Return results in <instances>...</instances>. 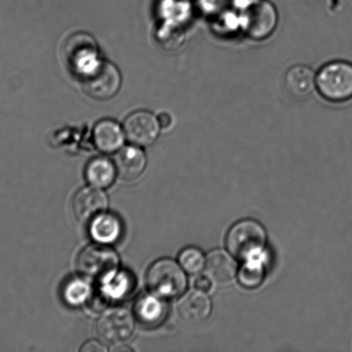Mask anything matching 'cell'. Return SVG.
Listing matches in <instances>:
<instances>
[{"label":"cell","instance_id":"cell-1","mask_svg":"<svg viewBox=\"0 0 352 352\" xmlns=\"http://www.w3.org/2000/svg\"><path fill=\"white\" fill-rule=\"evenodd\" d=\"M267 240V232L260 223L245 219L231 228L227 233L226 245L233 256L248 261L261 253Z\"/></svg>","mask_w":352,"mask_h":352},{"label":"cell","instance_id":"cell-2","mask_svg":"<svg viewBox=\"0 0 352 352\" xmlns=\"http://www.w3.org/2000/svg\"><path fill=\"white\" fill-rule=\"evenodd\" d=\"M146 282L152 294L162 298L181 295L187 286V278L181 265L170 258L155 261L148 269Z\"/></svg>","mask_w":352,"mask_h":352},{"label":"cell","instance_id":"cell-3","mask_svg":"<svg viewBox=\"0 0 352 352\" xmlns=\"http://www.w3.org/2000/svg\"><path fill=\"white\" fill-rule=\"evenodd\" d=\"M316 86L327 101L344 102L352 99V64L334 61L320 69Z\"/></svg>","mask_w":352,"mask_h":352},{"label":"cell","instance_id":"cell-4","mask_svg":"<svg viewBox=\"0 0 352 352\" xmlns=\"http://www.w3.org/2000/svg\"><path fill=\"white\" fill-rule=\"evenodd\" d=\"M84 91L98 101H107L119 92L122 74L112 62L100 60L94 67L79 76Z\"/></svg>","mask_w":352,"mask_h":352},{"label":"cell","instance_id":"cell-5","mask_svg":"<svg viewBox=\"0 0 352 352\" xmlns=\"http://www.w3.org/2000/svg\"><path fill=\"white\" fill-rule=\"evenodd\" d=\"M118 255L105 245H91L79 254L77 269L85 278L103 283L118 271Z\"/></svg>","mask_w":352,"mask_h":352},{"label":"cell","instance_id":"cell-6","mask_svg":"<svg viewBox=\"0 0 352 352\" xmlns=\"http://www.w3.org/2000/svg\"><path fill=\"white\" fill-rule=\"evenodd\" d=\"M134 322L132 314L124 308L107 309L96 324V333L101 342L121 346L132 336Z\"/></svg>","mask_w":352,"mask_h":352},{"label":"cell","instance_id":"cell-7","mask_svg":"<svg viewBox=\"0 0 352 352\" xmlns=\"http://www.w3.org/2000/svg\"><path fill=\"white\" fill-rule=\"evenodd\" d=\"M244 15V30L254 40L267 39L274 32L278 13L267 0H255L249 3Z\"/></svg>","mask_w":352,"mask_h":352},{"label":"cell","instance_id":"cell-8","mask_svg":"<svg viewBox=\"0 0 352 352\" xmlns=\"http://www.w3.org/2000/svg\"><path fill=\"white\" fill-rule=\"evenodd\" d=\"M65 58L72 70L79 76L87 72L98 63V44L91 34L79 32L72 34L65 43Z\"/></svg>","mask_w":352,"mask_h":352},{"label":"cell","instance_id":"cell-9","mask_svg":"<svg viewBox=\"0 0 352 352\" xmlns=\"http://www.w3.org/2000/svg\"><path fill=\"white\" fill-rule=\"evenodd\" d=\"M123 126L126 140L140 147L150 146L156 142L161 130L157 116L147 110L130 113Z\"/></svg>","mask_w":352,"mask_h":352},{"label":"cell","instance_id":"cell-10","mask_svg":"<svg viewBox=\"0 0 352 352\" xmlns=\"http://www.w3.org/2000/svg\"><path fill=\"white\" fill-rule=\"evenodd\" d=\"M108 199L105 193L95 186L79 190L72 200V212L81 223H91L96 217L105 213Z\"/></svg>","mask_w":352,"mask_h":352},{"label":"cell","instance_id":"cell-11","mask_svg":"<svg viewBox=\"0 0 352 352\" xmlns=\"http://www.w3.org/2000/svg\"><path fill=\"white\" fill-rule=\"evenodd\" d=\"M212 311V303L203 292L185 293L178 302L177 312L183 322L188 325H200L208 320Z\"/></svg>","mask_w":352,"mask_h":352},{"label":"cell","instance_id":"cell-12","mask_svg":"<svg viewBox=\"0 0 352 352\" xmlns=\"http://www.w3.org/2000/svg\"><path fill=\"white\" fill-rule=\"evenodd\" d=\"M147 156L141 147L131 144L117 151L114 164L117 175L124 181L132 182L143 175L147 166Z\"/></svg>","mask_w":352,"mask_h":352},{"label":"cell","instance_id":"cell-13","mask_svg":"<svg viewBox=\"0 0 352 352\" xmlns=\"http://www.w3.org/2000/svg\"><path fill=\"white\" fill-rule=\"evenodd\" d=\"M93 140L96 149L103 153H116L124 146L126 140L123 126L116 120L103 119L93 129Z\"/></svg>","mask_w":352,"mask_h":352},{"label":"cell","instance_id":"cell-14","mask_svg":"<svg viewBox=\"0 0 352 352\" xmlns=\"http://www.w3.org/2000/svg\"><path fill=\"white\" fill-rule=\"evenodd\" d=\"M138 322L147 327L161 325L167 314V305L161 296L154 294L141 296L134 306Z\"/></svg>","mask_w":352,"mask_h":352},{"label":"cell","instance_id":"cell-15","mask_svg":"<svg viewBox=\"0 0 352 352\" xmlns=\"http://www.w3.org/2000/svg\"><path fill=\"white\" fill-rule=\"evenodd\" d=\"M205 274L215 284H229L236 277L237 264L226 252L215 250L207 256Z\"/></svg>","mask_w":352,"mask_h":352},{"label":"cell","instance_id":"cell-16","mask_svg":"<svg viewBox=\"0 0 352 352\" xmlns=\"http://www.w3.org/2000/svg\"><path fill=\"white\" fill-rule=\"evenodd\" d=\"M316 78L311 68L298 65L291 67L284 77V86L289 94L296 98H305L313 91Z\"/></svg>","mask_w":352,"mask_h":352},{"label":"cell","instance_id":"cell-17","mask_svg":"<svg viewBox=\"0 0 352 352\" xmlns=\"http://www.w3.org/2000/svg\"><path fill=\"white\" fill-rule=\"evenodd\" d=\"M123 226L118 217L103 213L90 223V233L93 240L100 244L114 243L122 234Z\"/></svg>","mask_w":352,"mask_h":352},{"label":"cell","instance_id":"cell-18","mask_svg":"<svg viewBox=\"0 0 352 352\" xmlns=\"http://www.w3.org/2000/svg\"><path fill=\"white\" fill-rule=\"evenodd\" d=\"M85 178L92 186L106 188L113 184L117 174L115 164L105 157L90 161L85 168Z\"/></svg>","mask_w":352,"mask_h":352},{"label":"cell","instance_id":"cell-19","mask_svg":"<svg viewBox=\"0 0 352 352\" xmlns=\"http://www.w3.org/2000/svg\"><path fill=\"white\" fill-rule=\"evenodd\" d=\"M134 287V279L130 272L117 271L105 282L102 283L100 292L107 300H121L130 294Z\"/></svg>","mask_w":352,"mask_h":352},{"label":"cell","instance_id":"cell-20","mask_svg":"<svg viewBox=\"0 0 352 352\" xmlns=\"http://www.w3.org/2000/svg\"><path fill=\"white\" fill-rule=\"evenodd\" d=\"M93 294L94 293L89 283L79 278L69 279L62 289L64 301L72 307L88 305Z\"/></svg>","mask_w":352,"mask_h":352},{"label":"cell","instance_id":"cell-21","mask_svg":"<svg viewBox=\"0 0 352 352\" xmlns=\"http://www.w3.org/2000/svg\"><path fill=\"white\" fill-rule=\"evenodd\" d=\"M265 268L263 264L253 258L248 260L238 272L240 284L245 288L254 289L258 287L264 281Z\"/></svg>","mask_w":352,"mask_h":352},{"label":"cell","instance_id":"cell-22","mask_svg":"<svg viewBox=\"0 0 352 352\" xmlns=\"http://www.w3.org/2000/svg\"><path fill=\"white\" fill-rule=\"evenodd\" d=\"M179 265L189 274H198L205 267V255L198 248L189 247L181 251L178 257Z\"/></svg>","mask_w":352,"mask_h":352},{"label":"cell","instance_id":"cell-23","mask_svg":"<svg viewBox=\"0 0 352 352\" xmlns=\"http://www.w3.org/2000/svg\"><path fill=\"white\" fill-rule=\"evenodd\" d=\"M108 351L103 343H100L99 341L92 340L85 343L81 347V351L82 352H105Z\"/></svg>","mask_w":352,"mask_h":352},{"label":"cell","instance_id":"cell-24","mask_svg":"<svg viewBox=\"0 0 352 352\" xmlns=\"http://www.w3.org/2000/svg\"><path fill=\"white\" fill-rule=\"evenodd\" d=\"M195 287L200 292H208L212 288V281L206 276H200L195 281Z\"/></svg>","mask_w":352,"mask_h":352},{"label":"cell","instance_id":"cell-25","mask_svg":"<svg viewBox=\"0 0 352 352\" xmlns=\"http://www.w3.org/2000/svg\"><path fill=\"white\" fill-rule=\"evenodd\" d=\"M157 119L161 129H167L172 125V118L168 113H161L160 115L157 116Z\"/></svg>","mask_w":352,"mask_h":352}]
</instances>
